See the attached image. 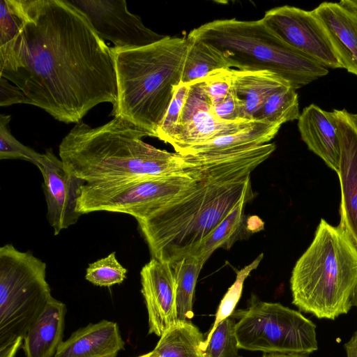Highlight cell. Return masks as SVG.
Returning <instances> with one entry per match:
<instances>
[{"instance_id":"obj_24","label":"cell","mask_w":357,"mask_h":357,"mask_svg":"<svg viewBox=\"0 0 357 357\" xmlns=\"http://www.w3.org/2000/svg\"><path fill=\"white\" fill-rule=\"evenodd\" d=\"M248 202L243 201L238 204L215 228L193 256L206 262L218 248L229 249L237 240L243 238L245 233H248L244 213Z\"/></svg>"},{"instance_id":"obj_40","label":"cell","mask_w":357,"mask_h":357,"mask_svg":"<svg viewBox=\"0 0 357 357\" xmlns=\"http://www.w3.org/2000/svg\"><path fill=\"white\" fill-rule=\"evenodd\" d=\"M348 115L351 123L357 130V114H351L348 112Z\"/></svg>"},{"instance_id":"obj_19","label":"cell","mask_w":357,"mask_h":357,"mask_svg":"<svg viewBox=\"0 0 357 357\" xmlns=\"http://www.w3.org/2000/svg\"><path fill=\"white\" fill-rule=\"evenodd\" d=\"M66 310L63 303L50 298L25 336V357H54L63 342Z\"/></svg>"},{"instance_id":"obj_29","label":"cell","mask_w":357,"mask_h":357,"mask_svg":"<svg viewBox=\"0 0 357 357\" xmlns=\"http://www.w3.org/2000/svg\"><path fill=\"white\" fill-rule=\"evenodd\" d=\"M127 269L119 263L115 252L90 264L85 278L96 286L111 287L122 283L126 278Z\"/></svg>"},{"instance_id":"obj_10","label":"cell","mask_w":357,"mask_h":357,"mask_svg":"<svg viewBox=\"0 0 357 357\" xmlns=\"http://www.w3.org/2000/svg\"><path fill=\"white\" fill-rule=\"evenodd\" d=\"M263 20L287 45L326 68H342L313 11L289 6L267 10Z\"/></svg>"},{"instance_id":"obj_39","label":"cell","mask_w":357,"mask_h":357,"mask_svg":"<svg viewBox=\"0 0 357 357\" xmlns=\"http://www.w3.org/2000/svg\"><path fill=\"white\" fill-rule=\"evenodd\" d=\"M261 357H308L307 356L281 354H264Z\"/></svg>"},{"instance_id":"obj_18","label":"cell","mask_w":357,"mask_h":357,"mask_svg":"<svg viewBox=\"0 0 357 357\" xmlns=\"http://www.w3.org/2000/svg\"><path fill=\"white\" fill-rule=\"evenodd\" d=\"M123 347L117 324L102 320L73 333L61 342L54 357H116Z\"/></svg>"},{"instance_id":"obj_5","label":"cell","mask_w":357,"mask_h":357,"mask_svg":"<svg viewBox=\"0 0 357 357\" xmlns=\"http://www.w3.org/2000/svg\"><path fill=\"white\" fill-rule=\"evenodd\" d=\"M356 287L357 246L340 224L321 219L292 270V303L318 319L335 320L349 312Z\"/></svg>"},{"instance_id":"obj_42","label":"cell","mask_w":357,"mask_h":357,"mask_svg":"<svg viewBox=\"0 0 357 357\" xmlns=\"http://www.w3.org/2000/svg\"><path fill=\"white\" fill-rule=\"evenodd\" d=\"M351 303V307H355L357 309V287L353 294Z\"/></svg>"},{"instance_id":"obj_43","label":"cell","mask_w":357,"mask_h":357,"mask_svg":"<svg viewBox=\"0 0 357 357\" xmlns=\"http://www.w3.org/2000/svg\"><path fill=\"white\" fill-rule=\"evenodd\" d=\"M239 357H241V356H239Z\"/></svg>"},{"instance_id":"obj_38","label":"cell","mask_w":357,"mask_h":357,"mask_svg":"<svg viewBox=\"0 0 357 357\" xmlns=\"http://www.w3.org/2000/svg\"><path fill=\"white\" fill-rule=\"evenodd\" d=\"M338 3L357 17V0H342Z\"/></svg>"},{"instance_id":"obj_33","label":"cell","mask_w":357,"mask_h":357,"mask_svg":"<svg viewBox=\"0 0 357 357\" xmlns=\"http://www.w3.org/2000/svg\"><path fill=\"white\" fill-rule=\"evenodd\" d=\"M212 111L215 116L223 122L247 120L245 116L244 104L233 89L222 101L212 106Z\"/></svg>"},{"instance_id":"obj_14","label":"cell","mask_w":357,"mask_h":357,"mask_svg":"<svg viewBox=\"0 0 357 357\" xmlns=\"http://www.w3.org/2000/svg\"><path fill=\"white\" fill-rule=\"evenodd\" d=\"M149 333L159 337L178 321L177 289L170 264L152 258L140 272Z\"/></svg>"},{"instance_id":"obj_35","label":"cell","mask_w":357,"mask_h":357,"mask_svg":"<svg viewBox=\"0 0 357 357\" xmlns=\"http://www.w3.org/2000/svg\"><path fill=\"white\" fill-rule=\"evenodd\" d=\"M20 103L30 105V101L17 86L0 76V106L7 107Z\"/></svg>"},{"instance_id":"obj_15","label":"cell","mask_w":357,"mask_h":357,"mask_svg":"<svg viewBox=\"0 0 357 357\" xmlns=\"http://www.w3.org/2000/svg\"><path fill=\"white\" fill-rule=\"evenodd\" d=\"M340 141L337 174L341 188L340 225L357 246V130L346 109H334Z\"/></svg>"},{"instance_id":"obj_30","label":"cell","mask_w":357,"mask_h":357,"mask_svg":"<svg viewBox=\"0 0 357 357\" xmlns=\"http://www.w3.org/2000/svg\"><path fill=\"white\" fill-rule=\"evenodd\" d=\"M10 115H0V159H20L38 166L42 154L20 142L11 133Z\"/></svg>"},{"instance_id":"obj_31","label":"cell","mask_w":357,"mask_h":357,"mask_svg":"<svg viewBox=\"0 0 357 357\" xmlns=\"http://www.w3.org/2000/svg\"><path fill=\"white\" fill-rule=\"evenodd\" d=\"M189 89L190 84H179L157 130L156 137L165 143L170 144L177 135L179 119Z\"/></svg>"},{"instance_id":"obj_4","label":"cell","mask_w":357,"mask_h":357,"mask_svg":"<svg viewBox=\"0 0 357 357\" xmlns=\"http://www.w3.org/2000/svg\"><path fill=\"white\" fill-rule=\"evenodd\" d=\"M188 48L186 36H169L137 48L111 47L117 86L116 104L111 114L156 137L181 83Z\"/></svg>"},{"instance_id":"obj_8","label":"cell","mask_w":357,"mask_h":357,"mask_svg":"<svg viewBox=\"0 0 357 357\" xmlns=\"http://www.w3.org/2000/svg\"><path fill=\"white\" fill-rule=\"evenodd\" d=\"M239 349L264 354L309 356L319 349L317 326L301 312L252 295L249 305L234 312Z\"/></svg>"},{"instance_id":"obj_32","label":"cell","mask_w":357,"mask_h":357,"mask_svg":"<svg viewBox=\"0 0 357 357\" xmlns=\"http://www.w3.org/2000/svg\"><path fill=\"white\" fill-rule=\"evenodd\" d=\"M211 106L222 101L232 89L231 69H219L199 81Z\"/></svg>"},{"instance_id":"obj_41","label":"cell","mask_w":357,"mask_h":357,"mask_svg":"<svg viewBox=\"0 0 357 357\" xmlns=\"http://www.w3.org/2000/svg\"><path fill=\"white\" fill-rule=\"evenodd\" d=\"M137 357H159L158 352L155 350H153L146 354L137 356Z\"/></svg>"},{"instance_id":"obj_13","label":"cell","mask_w":357,"mask_h":357,"mask_svg":"<svg viewBox=\"0 0 357 357\" xmlns=\"http://www.w3.org/2000/svg\"><path fill=\"white\" fill-rule=\"evenodd\" d=\"M37 167L43 178L47 220L57 235L75 225L81 216L77 211V200L85 183L68 172L51 149L42 154Z\"/></svg>"},{"instance_id":"obj_36","label":"cell","mask_w":357,"mask_h":357,"mask_svg":"<svg viewBox=\"0 0 357 357\" xmlns=\"http://www.w3.org/2000/svg\"><path fill=\"white\" fill-rule=\"evenodd\" d=\"M347 357H357V331L344 344Z\"/></svg>"},{"instance_id":"obj_27","label":"cell","mask_w":357,"mask_h":357,"mask_svg":"<svg viewBox=\"0 0 357 357\" xmlns=\"http://www.w3.org/2000/svg\"><path fill=\"white\" fill-rule=\"evenodd\" d=\"M235 326L236 319L232 315L218 325L202 346L208 357H239Z\"/></svg>"},{"instance_id":"obj_23","label":"cell","mask_w":357,"mask_h":357,"mask_svg":"<svg viewBox=\"0 0 357 357\" xmlns=\"http://www.w3.org/2000/svg\"><path fill=\"white\" fill-rule=\"evenodd\" d=\"M187 39L188 48L181 83L190 84L203 79L215 70L231 68L227 59L215 47L201 40L188 37Z\"/></svg>"},{"instance_id":"obj_34","label":"cell","mask_w":357,"mask_h":357,"mask_svg":"<svg viewBox=\"0 0 357 357\" xmlns=\"http://www.w3.org/2000/svg\"><path fill=\"white\" fill-rule=\"evenodd\" d=\"M20 21L9 0H0V47L10 42L16 35Z\"/></svg>"},{"instance_id":"obj_17","label":"cell","mask_w":357,"mask_h":357,"mask_svg":"<svg viewBox=\"0 0 357 357\" xmlns=\"http://www.w3.org/2000/svg\"><path fill=\"white\" fill-rule=\"evenodd\" d=\"M312 11L342 68L357 75V17L338 3L324 2Z\"/></svg>"},{"instance_id":"obj_11","label":"cell","mask_w":357,"mask_h":357,"mask_svg":"<svg viewBox=\"0 0 357 357\" xmlns=\"http://www.w3.org/2000/svg\"><path fill=\"white\" fill-rule=\"evenodd\" d=\"M88 18L103 40L114 47L132 49L154 43L166 35L146 27L141 17L130 13L125 0H69Z\"/></svg>"},{"instance_id":"obj_25","label":"cell","mask_w":357,"mask_h":357,"mask_svg":"<svg viewBox=\"0 0 357 357\" xmlns=\"http://www.w3.org/2000/svg\"><path fill=\"white\" fill-rule=\"evenodd\" d=\"M204 261L193 255L185 256L171 264L177 289V310L179 321L194 317L193 300L195 287Z\"/></svg>"},{"instance_id":"obj_7","label":"cell","mask_w":357,"mask_h":357,"mask_svg":"<svg viewBox=\"0 0 357 357\" xmlns=\"http://www.w3.org/2000/svg\"><path fill=\"white\" fill-rule=\"evenodd\" d=\"M46 264L10 243L0 248V357H15L50 298Z\"/></svg>"},{"instance_id":"obj_28","label":"cell","mask_w":357,"mask_h":357,"mask_svg":"<svg viewBox=\"0 0 357 357\" xmlns=\"http://www.w3.org/2000/svg\"><path fill=\"white\" fill-rule=\"evenodd\" d=\"M263 256V254H261L251 264L237 272L235 282L229 288L218 305L215 316V321L207 333L202 346L208 341L218 325L221 321L232 315L241 296L244 281L251 271L257 268Z\"/></svg>"},{"instance_id":"obj_2","label":"cell","mask_w":357,"mask_h":357,"mask_svg":"<svg viewBox=\"0 0 357 357\" xmlns=\"http://www.w3.org/2000/svg\"><path fill=\"white\" fill-rule=\"evenodd\" d=\"M274 143L195 155L193 183L146 217L137 220L153 258L172 264L193 255L241 202L254 198L250 175L275 150Z\"/></svg>"},{"instance_id":"obj_21","label":"cell","mask_w":357,"mask_h":357,"mask_svg":"<svg viewBox=\"0 0 357 357\" xmlns=\"http://www.w3.org/2000/svg\"><path fill=\"white\" fill-rule=\"evenodd\" d=\"M280 127V125L257 119L252 125L238 132L193 146L187 149L183 155L230 152L259 146L268 144L274 138Z\"/></svg>"},{"instance_id":"obj_9","label":"cell","mask_w":357,"mask_h":357,"mask_svg":"<svg viewBox=\"0 0 357 357\" xmlns=\"http://www.w3.org/2000/svg\"><path fill=\"white\" fill-rule=\"evenodd\" d=\"M190 165L170 175L121 181L84 183L79 190L77 211L128 214L142 219L183 193L195 181L199 164L195 155H188Z\"/></svg>"},{"instance_id":"obj_16","label":"cell","mask_w":357,"mask_h":357,"mask_svg":"<svg viewBox=\"0 0 357 357\" xmlns=\"http://www.w3.org/2000/svg\"><path fill=\"white\" fill-rule=\"evenodd\" d=\"M298 128L308 149L337 173L340 141L334 112H327L311 104L300 114Z\"/></svg>"},{"instance_id":"obj_12","label":"cell","mask_w":357,"mask_h":357,"mask_svg":"<svg viewBox=\"0 0 357 357\" xmlns=\"http://www.w3.org/2000/svg\"><path fill=\"white\" fill-rule=\"evenodd\" d=\"M257 119L223 122L213 113L211 101L199 81L190 84L178 122V132L170 145L183 155L189 148L218 137L234 133Z\"/></svg>"},{"instance_id":"obj_20","label":"cell","mask_w":357,"mask_h":357,"mask_svg":"<svg viewBox=\"0 0 357 357\" xmlns=\"http://www.w3.org/2000/svg\"><path fill=\"white\" fill-rule=\"evenodd\" d=\"M232 89L242 100L247 120H255L268 98L290 84L268 70L231 69Z\"/></svg>"},{"instance_id":"obj_6","label":"cell","mask_w":357,"mask_h":357,"mask_svg":"<svg viewBox=\"0 0 357 357\" xmlns=\"http://www.w3.org/2000/svg\"><path fill=\"white\" fill-rule=\"evenodd\" d=\"M219 50L231 67L268 70L298 89L326 75L328 68L284 42L263 20H215L187 36Z\"/></svg>"},{"instance_id":"obj_22","label":"cell","mask_w":357,"mask_h":357,"mask_svg":"<svg viewBox=\"0 0 357 357\" xmlns=\"http://www.w3.org/2000/svg\"><path fill=\"white\" fill-rule=\"evenodd\" d=\"M204 340L191 320H178L160 337L154 350L159 357H208L202 347Z\"/></svg>"},{"instance_id":"obj_26","label":"cell","mask_w":357,"mask_h":357,"mask_svg":"<svg viewBox=\"0 0 357 357\" xmlns=\"http://www.w3.org/2000/svg\"><path fill=\"white\" fill-rule=\"evenodd\" d=\"M298 95L291 86L282 87L266 101L256 119L271 123H283L298 119L300 116Z\"/></svg>"},{"instance_id":"obj_1","label":"cell","mask_w":357,"mask_h":357,"mask_svg":"<svg viewBox=\"0 0 357 357\" xmlns=\"http://www.w3.org/2000/svg\"><path fill=\"white\" fill-rule=\"evenodd\" d=\"M17 32L0 47V76L65 123L117 100L111 47L69 0H9Z\"/></svg>"},{"instance_id":"obj_3","label":"cell","mask_w":357,"mask_h":357,"mask_svg":"<svg viewBox=\"0 0 357 357\" xmlns=\"http://www.w3.org/2000/svg\"><path fill=\"white\" fill-rule=\"evenodd\" d=\"M146 130L119 116L92 128L79 122L63 138L59 158L85 183H101L170 175L190 166L188 155L144 142Z\"/></svg>"},{"instance_id":"obj_37","label":"cell","mask_w":357,"mask_h":357,"mask_svg":"<svg viewBox=\"0 0 357 357\" xmlns=\"http://www.w3.org/2000/svg\"><path fill=\"white\" fill-rule=\"evenodd\" d=\"M264 228V222L257 216H251L247 219L246 229L248 233H254Z\"/></svg>"}]
</instances>
